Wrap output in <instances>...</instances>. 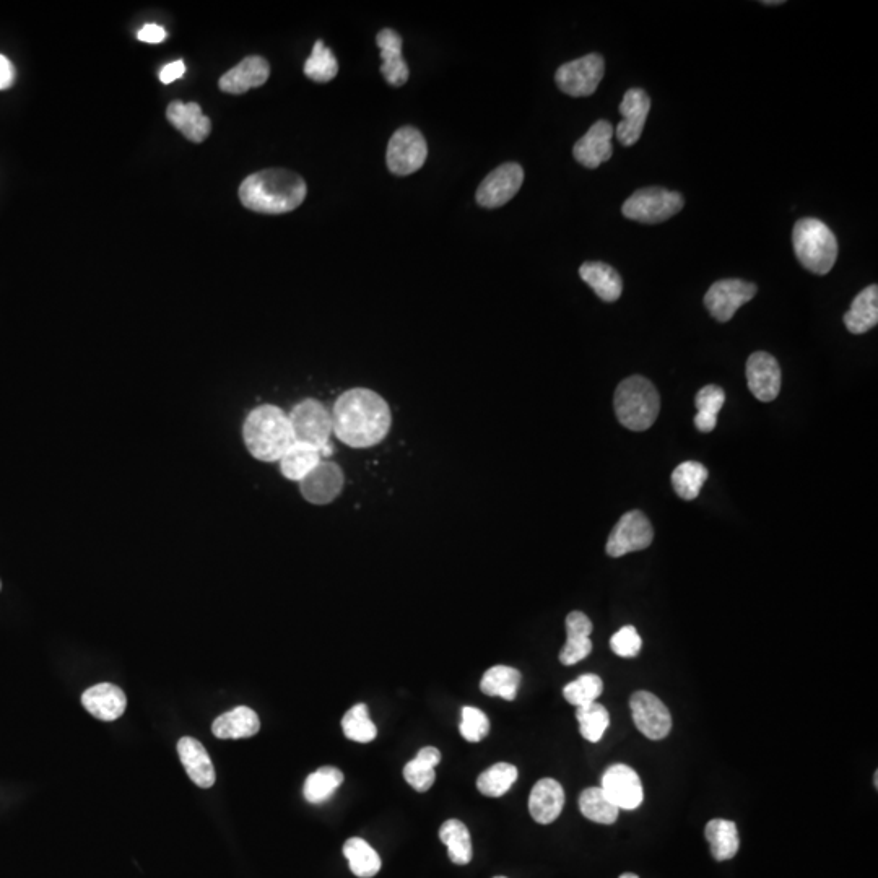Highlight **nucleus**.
Listing matches in <instances>:
<instances>
[{
	"mask_svg": "<svg viewBox=\"0 0 878 878\" xmlns=\"http://www.w3.org/2000/svg\"><path fill=\"white\" fill-rule=\"evenodd\" d=\"M332 433L353 449L373 448L391 431L392 415L378 392L355 387L335 400Z\"/></svg>",
	"mask_w": 878,
	"mask_h": 878,
	"instance_id": "obj_1",
	"label": "nucleus"
},
{
	"mask_svg": "<svg viewBox=\"0 0 878 878\" xmlns=\"http://www.w3.org/2000/svg\"><path fill=\"white\" fill-rule=\"evenodd\" d=\"M306 194L305 179L282 168L251 174L240 186L241 204L253 212L267 215L293 212L305 202Z\"/></svg>",
	"mask_w": 878,
	"mask_h": 878,
	"instance_id": "obj_2",
	"label": "nucleus"
},
{
	"mask_svg": "<svg viewBox=\"0 0 878 878\" xmlns=\"http://www.w3.org/2000/svg\"><path fill=\"white\" fill-rule=\"evenodd\" d=\"M243 438L251 456L262 462H279L296 441L288 413L275 405H261L249 412Z\"/></svg>",
	"mask_w": 878,
	"mask_h": 878,
	"instance_id": "obj_3",
	"label": "nucleus"
},
{
	"mask_svg": "<svg viewBox=\"0 0 878 878\" xmlns=\"http://www.w3.org/2000/svg\"><path fill=\"white\" fill-rule=\"evenodd\" d=\"M618 422L633 431H646L661 412V397L654 384L643 376H630L615 391Z\"/></svg>",
	"mask_w": 878,
	"mask_h": 878,
	"instance_id": "obj_4",
	"label": "nucleus"
},
{
	"mask_svg": "<svg viewBox=\"0 0 878 878\" xmlns=\"http://www.w3.org/2000/svg\"><path fill=\"white\" fill-rule=\"evenodd\" d=\"M792 246L802 267L813 274H828L838 259L836 236L818 218H800L792 230Z\"/></svg>",
	"mask_w": 878,
	"mask_h": 878,
	"instance_id": "obj_5",
	"label": "nucleus"
},
{
	"mask_svg": "<svg viewBox=\"0 0 878 878\" xmlns=\"http://www.w3.org/2000/svg\"><path fill=\"white\" fill-rule=\"evenodd\" d=\"M296 441L311 444L321 451L322 459L332 454L331 412L316 399L301 400L288 413Z\"/></svg>",
	"mask_w": 878,
	"mask_h": 878,
	"instance_id": "obj_6",
	"label": "nucleus"
},
{
	"mask_svg": "<svg viewBox=\"0 0 878 878\" xmlns=\"http://www.w3.org/2000/svg\"><path fill=\"white\" fill-rule=\"evenodd\" d=\"M685 200L679 192L664 187H644L623 204L622 212L626 218L639 223H662L674 217L683 209Z\"/></svg>",
	"mask_w": 878,
	"mask_h": 878,
	"instance_id": "obj_7",
	"label": "nucleus"
},
{
	"mask_svg": "<svg viewBox=\"0 0 878 878\" xmlns=\"http://www.w3.org/2000/svg\"><path fill=\"white\" fill-rule=\"evenodd\" d=\"M428 145L422 132L415 127H400L387 145V168L396 176H409L425 165Z\"/></svg>",
	"mask_w": 878,
	"mask_h": 878,
	"instance_id": "obj_8",
	"label": "nucleus"
},
{
	"mask_svg": "<svg viewBox=\"0 0 878 878\" xmlns=\"http://www.w3.org/2000/svg\"><path fill=\"white\" fill-rule=\"evenodd\" d=\"M605 61L600 54H587L576 61L566 62L555 74L558 88L566 95L584 98L596 93L604 79Z\"/></svg>",
	"mask_w": 878,
	"mask_h": 878,
	"instance_id": "obj_9",
	"label": "nucleus"
},
{
	"mask_svg": "<svg viewBox=\"0 0 878 878\" xmlns=\"http://www.w3.org/2000/svg\"><path fill=\"white\" fill-rule=\"evenodd\" d=\"M652 539H654V531L651 522L644 513L635 509L623 514L613 527L607 540V555L620 558L631 552H639L648 548L652 544Z\"/></svg>",
	"mask_w": 878,
	"mask_h": 878,
	"instance_id": "obj_10",
	"label": "nucleus"
},
{
	"mask_svg": "<svg viewBox=\"0 0 878 878\" xmlns=\"http://www.w3.org/2000/svg\"><path fill=\"white\" fill-rule=\"evenodd\" d=\"M757 295V285L739 279L713 283L705 295V306L716 321L729 322L745 303Z\"/></svg>",
	"mask_w": 878,
	"mask_h": 878,
	"instance_id": "obj_11",
	"label": "nucleus"
},
{
	"mask_svg": "<svg viewBox=\"0 0 878 878\" xmlns=\"http://www.w3.org/2000/svg\"><path fill=\"white\" fill-rule=\"evenodd\" d=\"M630 708L635 726L649 740L666 739L672 731L669 708L651 692H636L630 698Z\"/></svg>",
	"mask_w": 878,
	"mask_h": 878,
	"instance_id": "obj_12",
	"label": "nucleus"
},
{
	"mask_svg": "<svg viewBox=\"0 0 878 878\" xmlns=\"http://www.w3.org/2000/svg\"><path fill=\"white\" fill-rule=\"evenodd\" d=\"M524 183V170L518 163H505L483 179L477 189V202L485 209H496L508 204Z\"/></svg>",
	"mask_w": 878,
	"mask_h": 878,
	"instance_id": "obj_13",
	"label": "nucleus"
},
{
	"mask_svg": "<svg viewBox=\"0 0 878 878\" xmlns=\"http://www.w3.org/2000/svg\"><path fill=\"white\" fill-rule=\"evenodd\" d=\"M345 475L335 462L322 459L300 482V492L311 505H329L344 490Z\"/></svg>",
	"mask_w": 878,
	"mask_h": 878,
	"instance_id": "obj_14",
	"label": "nucleus"
},
{
	"mask_svg": "<svg viewBox=\"0 0 878 878\" xmlns=\"http://www.w3.org/2000/svg\"><path fill=\"white\" fill-rule=\"evenodd\" d=\"M600 789L620 810H635L643 804V784L638 773L622 763L612 765L605 771Z\"/></svg>",
	"mask_w": 878,
	"mask_h": 878,
	"instance_id": "obj_15",
	"label": "nucleus"
},
{
	"mask_svg": "<svg viewBox=\"0 0 878 878\" xmlns=\"http://www.w3.org/2000/svg\"><path fill=\"white\" fill-rule=\"evenodd\" d=\"M747 383L755 399L773 402L779 396L783 384L778 360L766 352L750 355L747 361Z\"/></svg>",
	"mask_w": 878,
	"mask_h": 878,
	"instance_id": "obj_16",
	"label": "nucleus"
},
{
	"mask_svg": "<svg viewBox=\"0 0 878 878\" xmlns=\"http://www.w3.org/2000/svg\"><path fill=\"white\" fill-rule=\"evenodd\" d=\"M623 121L617 127V139L623 147H633L641 139L646 119L651 111V98L641 88H630L623 96L620 108Z\"/></svg>",
	"mask_w": 878,
	"mask_h": 878,
	"instance_id": "obj_17",
	"label": "nucleus"
},
{
	"mask_svg": "<svg viewBox=\"0 0 878 878\" xmlns=\"http://www.w3.org/2000/svg\"><path fill=\"white\" fill-rule=\"evenodd\" d=\"M612 137V124L609 121H597L574 145V158L586 168H599L612 158Z\"/></svg>",
	"mask_w": 878,
	"mask_h": 878,
	"instance_id": "obj_18",
	"label": "nucleus"
},
{
	"mask_svg": "<svg viewBox=\"0 0 878 878\" xmlns=\"http://www.w3.org/2000/svg\"><path fill=\"white\" fill-rule=\"evenodd\" d=\"M269 62L261 56H249L222 75L218 87L230 95H243V93L259 88L269 80Z\"/></svg>",
	"mask_w": 878,
	"mask_h": 878,
	"instance_id": "obj_19",
	"label": "nucleus"
},
{
	"mask_svg": "<svg viewBox=\"0 0 878 878\" xmlns=\"http://www.w3.org/2000/svg\"><path fill=\"white\" fill-rule=\"evenodd\" d=\"M381 51V74L392 87H402L409 80L410 70L402 56V38L394 30H381L376 36Z\"/></svg>",
	"mask_w": 878,
	"mask_h": 878,
	"instance_id": "obj_20",
	"label": "nucleus"
},
{
	"mask_svg": "<svg viewBox=\"0 0 878 878\" xmlns=\"http://www.w3.org/2000/svg\"><path fill=\"white\" fill-rule=\"evenodd\" d=\"M166 118L174 129H178L189 142L200 144L212 132V122L202 113L197 103L173 101L166 109Z\"/></svg>",
	"mask_w": 878,
	"mask_h": 878,
	"instance_id": "obj_21",
	"label": "nucleus"
},
{
	"mask_svg": "<svg viewBox=\"0 0 878 878\" xmlns=\"http://www.w3.org/2000/svg\"><path fill=\"white\" fill-rule=\"evenodd\" d=\"M565 805V791L557 779L544 778L537 781L529 797V812L540 825H550L560 817Z\"/></svg>",
	"mask_w": 878,
	"mask_h": 878,
	"instance_id": "obj_22",
	"label": "nucleus"
},
{
	"mask_svg": "<svg viewBox=\"0 0 878 878\" xmlns=\"http://www.w3.org/2000/svg\"><path fill=\"white\" fill-rule=\"evenodd\" d=\"M592 622L583 612H571L566 617V643L560 652L563 666H574L592 652Z\"/></svg>",
	"mask_w": 878,
	"mask_h": 878,
	"instance_id": "obj_23",
	"label": "nucleus"
},
{
	"mask_svg": "<svg viewBox=\"0 0 878 878\" xmlns=\"http://www.w3.org/2000/svg\"><path fill=\"white\" fill-rule=\"evenodd\" d=\"M82 705L100 721H116L127 708V698L113 683H100L82 695Z\"/></svg>",
	"mask_w": 878,
	"mask_h": 878,
	"instance_id": "obj_24",
	"label": "nucleus"
},
{
	"mask_svg": "<svg viewBox=\"0 0 878 878\" xmlns=\"http://www.w3.org/2000/svg\"><path fill=\"white\" fill-rule=\"evenodd\" d=\"M178 753L184 770H186L189 779H192V783L197 784L202 789H209L215 784L217 781L215 766L199 740L183 737L179 740Z\"/></svg>",
	"mask_w": 878,
	"mask_h": 878,
	"instance_id": "obj_25",
	"label": "nucleus"
},
{
	"mask_svg": "<svg viewBox=\"0 0 878 878\" xmlns=\"http://www.w3.org/2000/svg\"><path fill=\"white\" fill-rule=\"evenodd\" d=\"M259 729V716L248 706H236L212 724L213 735L222 740L248 739L256 735Z\"/></svg>",
	"mask_w": 878,
	"mask_h": 878,
	"instance_id": "obj_26",
	"label": "nucleus"
},
{
	"mask_svg": "<svg viewBox=\"0 0 878 878\" xmlns=\"http://www.w3.org/2000/svg\"><path fill=\"white\" fill-rule=\"evenodd\" d=\"M579 275L602 301L613 303L622 296V277L609 264L584 262L583 266L579 267Z\"/></svg>",
	"mask_w": 878,
	"mask_h": 878,
	"instance_id": "obj_27",
	"label": "nucleus"
},
{
	"mask_svg": "<svg viewBox=\"0 0 878 878\" xmlns=\"http://www.w3.org/2000/svg\"><path fill=\"white\" fill-rule=\"evenodd\" d=\"M878 324V287L864 288L852 301L851 309L844 314V326L851 334L861 335Z\"/></svg>",
	"mask_w": 878,
	"mask_h": 878,
	"instance_id": "obj_28",
	"label": "nucleus"
},
{
	"mask_svg": "<svg viewBox=\"0 0 878 878\" xmlns=\"http://www.w3.org/2000/svg\"><path fill=\"white\" fill-rule=\"evenodd\" d=\"M322 461L321 451L311 444L295 441L280 459L283 477L300 483Z\"/></svg>",
	"mask_w": 878,
	"mask_h": 878,
	"instance_id": "obj_29",
	"label": "nucleus"
},
{
	"mask_svg": "<svg viewBox=\"0 0 878 878\" xmlns=\"http://www.w3.org/2000/svg\"><path fill=\"white\" fill-rule=\"evenodd\" d=\"M705 836L708 839L711 854L716 861H729L739 852V831H737V825L731 820L714 818L706 825Z\"/></svg>",
	"mask_w": 878,
	"mask_h": 878,
	"instance_id": "obj_30",
	"label": "nucleus"
},
{
	"mask_svg": "<svg viewBox=\"0 0 878 878\" xmlns=\"http://www.w3.org/2000/svg\"><path fill=\"white\" fill-rule=\"evenodd\" d=\"M441 761L438 748L425 747L404 768V778L418 792H426L435 784V768Z\"/></svg>",
	"mask_w": 878,
	"mask_h": 878,
	"instance_id": "obj_31",
	"label": "nucleus"
},
{
	"mask_svg": "<svg viewBox=\"0 0 878 878\" xmlns=\"http://www.w3.org/2000/svg\"><path fill=\"white\" fill-rule=\"evenodd\" d=\"M726 402V392L719 386L709 384L698 391L695 397V405L698 413L695 415V426L701 433H711L718 425V413L721 412Z\"/></svg>",
	"mask_w": 878,
	"mask_h": 878,
	"instance_id": "obj_32",
	"label": "nucleus"
},
{
	"mask_svg": "<svg viewBox=\"0 0 878 878\" xmlns=\"http://www.w3.org/2000/svg\"><path fill=\"white\" fill-rule=\"evenodd\" d=\"M439 838L448 848L449 859L457 865H467L472 861V839L464 823L456 818L444 822L439 828Z\"/></svg>",
	"mask_w": 878,
	"mask_h": 878,
	"instance_id": "obj_33",
	"label": "nucleus"
},
{
	"mask_svg": "<svg viewBox=\"0 0 878 878\" xmlns=\"http://www.w3.org/2000/svg\"><path fill=\"white\" fill-rule=\"evenodd\" d=\"M521 685V672L508 666H495L488 669L480 682V690L488 696H500L513 701L518 696Z\"/></svg>",
	"mask_w": 878,
	"mask_h": 878,
	"instance_id": "obj_34",
	"label": "nucleus"
},
{
	"mask_svg": "<svg viewBox=\"0 0 878 878\" xmlns=\"http://www.w3.org/2000/svg\"><path fill=\"white\" fill-rule=\"evenodd\" d=\"M342 783H344L342 771L334 766H322L318 771L309 774L303 794L309 804H324L334 796Z\"/></svg>",
	"mask_w": 878,
	"mask_h": 878,
	"instance_id": "obj_35",
	"label": "nucleus"
},
{
	"mask_svg": "<svg viewBox=\"0 0 878 878\" xmlns=\"http://www.w3.org/2000/svg\"><path fill=\"white\" fill-rule=\"evenodd\" d=\"M344 854L353 875L371 878L381 870V857L365 839L350 838L344 844Z\"/></svg>",
	"mask_w": 878,
	"mask_h": 878,
	"instance_id": "obj_36",
	"label": "nucleus"
},
{
	"mask_svg": "<svg viewBox=\"0 0 878 878\" xmlns=\"http://www.w3.org/2000/svg\"><path fill=\"white\" fill-rule=\"evenodd\" d=\"M579 810L591 822L612 825L617 822L618 809L600 787H589L579 796Z\"/></svg>",
	"mask_w": 878,
	"mask_h": 878,
	"instance_id": "obj_37",
	"label": "nucleus"
},
{
	"mask_svg": "<svg viewBox=\"0 0 878 878\" xmlns=\"http://www.w3.org/2000/svg\"><path fill=\"white\" fill-rule=\"evenodd\" d=\"M706 480H708V469L700 462H683L672 472L675 493L685 501L696 500Z\"/></svg>",
	"mask_w": 878,
	"mask_h": 878,
	"instance_id": "obj_38",
	"label": "nucleus"
},
{
	"mask_svg": "<svg viewBox=\"0 0 878 878\" xmlns=\"http://www.w3.org/2000/svg\"><path fill=\"white\" fill-rule=\"evenodd\" d=\"M518 768L509 763H496L483 771L477 779V789L483 796L501 797L518 781Z\"/></svg>",
	"mask_w": 878,
	"mask_h": 878,
	"instance_id": "obj_39",
	"label": "nucleus"
},
{
	"mask_svg": "<svg viewBox=\"0 0 878 878\" xmlns=\"http://www.w3.org/2000/svg\"><path fill=\"white\" fill-rule=\"evenodd\" d=\"M339 74V62L324 41H316L313 53L306 59L305 75L316 83H327Z\"/></svg>",
	"mask_w": 878,
	"mask_h": 878,
	"instance_id": "obj_40",
	"label": "nucleus"
},
{
	"mask_svg": "<svg viewBox=\"0 0 878 878\" xmlns=\"http://www.w3.org/2000/svg\"><path fill=\"white\" fill-rule=\"evenodd\" d=\"M342 731L347 739L358 742V744H370L378 735V729L370 719L368 706L363 705V703L353 706L350 711L345 713L344 719H342Z\"/></svg>",
	"mask_w": 878,
	"mask_h": 878,
	"instance_id": "obj_41",
	"label": "nucleus"
},
{
	"mask_svg": "<svg viewBox=\"0 0 878 878\" xmlns=\"http://www.w3.org/2000/svg\"><path fill=\"white\" fill-rule=\"evenodd\" d=\"M576 719L579 722V732L592 744H597L610 726L609 711L597 701L592 705L576 709Z\"/></svg>",
	"mask_w": 878,
	"mask_h": 878,
	"instance_id": "obj_42",
	"label": "nucleus"
},
{
	"mask_svg": "<svg viewBox=\"0 0 878 878\" xmlns=\"http://www.w3.org/2000/svg\"><path fill=\"white\" fill-rule=\"evenodd\" d=\"M602 692H604V682H602L599 675L594 674L581 675L579 679L568 683L563 688L565 700L570 705L576 706V708H583V706L596 703L597 698L602 695Z\"/></svg>",
	"mask_w": 878,
	"mask_h": 878,
	"instance_id": "obj_43",
	"label": "nucleus"
},
{
	"mask_svg": "<svg viewBox=\"0 0 878 878\" xmlns=\"http://www.w3.org/2000/svg\"><path fill=\"white\" fill-rule=\"evenodd\" d=\"M461 718L459 731L467 742L475 744V742H480L487 737L488 732H490V721L483 711L466 706V708H462Z\"/></svg>",
	"mask_w": 878,
	"mask_h": 878,
	"instance_id": "obj_44",
	"label": "nucleus"
},
{
	"mask_svg": "<svg viewBox=\"0 0 878 878\" xmlns=\"http://www.w3.org/2000/svg\"><path fill=\"white\" fill-rule=\"evenodd\" d=\"M641 646H643V641H641V636H639L638 631H636L635 626L626 625L623 628L615 633L610 639V648L612 651L620 657H626V659H631V657H636L641 651Z\"/></svg>",
	"mask_w": 878,
	"mask_h": 878,
	"instance_id": "obj_45",
	"label": "nucleus"
},
{
	"mask_svg": "<svg viewBox=\"0 0 878 878\" xmlns=\"http://www.w3.org/2000/svg\"><path fill=\"white\" fill-rule=\"evenodd\" d=\"M166 36H168V33H166L165 28L160 27V25H145V27L139 31L137 38H139L142 43L158 44L163 43V41L166 40Z\"/></svg>",
	"mask_w": 878,
	"mask_h": 878,
	"instance_id": "obj_46",
	"label": "nucleus"
},
{
	"mask_svg": "<svg viewBox=\"0 0 878 878\" xmlns=\"http://www.w3.org/2000/svg\"><path fill=\"white\" fill-rule=\"evenodd\" d=\"M15 79H17V70H15L14 64L0 54V90L12 87Z\"/></svg>",
	"mask_w": 878,
	"mask_h": 878,
	"instance_id": "obj_47",
	"label": "nucleus"
},
{
	"mask_svg": "<svg viewBox=\"0 0 878 878\" xmlns=\"http://www.w3.org/2000/svg\"><path fill=\"white\" fill-rule=\"evenodd\" d=\"M184 74H186V66H184L183 61H174L168 66L163 67L160 72V80L161 83H165V85H170L174 80L183 79Z\"/></svg>",
	"mask_w": 878,
	"mask_h": 878,
	"instance_id": "obj_48",
	"label": "nucleus"
},
{
	"mask_svg": "<svg viewBox=\"0 0 878 878\" xmlns=\"http://www.w3.org/2000/svg\"><path fill=\"white\" fill-rule=\"evenodd\" d=\"M763 4H765V5H779V4H783V2H781V0H774V2H771V0H766V2H763Z\"/></svg>",
	"mask_w": 878,
	"mask_h": 878,
	"instance_id": "obj_49",
	"label": "nucleus"
},
{
	"mask_svg": "<svg viewBox=\"0 0 878 878\" xmlns=\"http://www.w3.org/2000/svg\"><path fill=\"white\" fill-rule=\"evenodd\" d=\"M620 878H639L638 875L635 874H623Z\"/></svg>",
	"mask_w": 878,
	"mask_h": 878,
	"instance_id": "obj_50",
	"label": "nucleus"
},
{
	"mask_svg": "<svg viewBox=\"0 0 878 878\" xmlns=\"http://www.w3.org/2000/svg\"><path fill=\"white\" fill-rule=\"evenodd\" d=\"M0 589H2V583H0Z\"/></svg>",
	"mask_w": 878,
	"mask_h": 878,
	"instance_id": "obj_51",
	"label": "nucleus"
},
{
	"mask_svg": "<svg viewBox=\"0 0 878 878\" xmlns=\"http://www.w3.org/2000/svg\"><path fill=\"white\" fill-rule=\"evenodd\" d=\"M495 878H506V877H495Z\"/></svg>",
	"mask_w": 878,
	"mask_h": 878,
	"instance_id": "obj_52",
	"label": "nucleus"
}]
</instances>
